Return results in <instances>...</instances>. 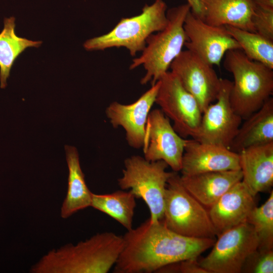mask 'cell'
Masks as SVG:
<instances>
[{
    "label": "cell",
    "instance_id": "1",
    "mask_svg": "<svg viewBox=\"0 0 273 273\" xmlns=\"http://www.w3.org/2000/svg\"><path fill=\"white\" fill-rule=\"evenodd\" d=\"M122 237L123 248L114 266L115 273L156 272L169 264L197 259L215 241L214 238L181 235L162 220L149 218Z\"/></svg>",
    "mask_w": 273,
    "mask_h": 273
},
{
    "label": "cell",
    "instance_id": "2",
    "mask_svg": "<svg viewBox=\"0 0 273 273\" xmlns=\"http://www.w3.org/2000/svg\"><path fill=\"white\" fill-rule=\"evenodd\" d=\"M123 246L122 236L98 233L74 245L50 251L32 266V273H107L116 263Z\"/></svg>",
    "mask_w": 273,
    "mask_h": 273
},
{
    "label": "cell",
    "instance_id": "3",
    "mask_svg": "<svg viewBox=\"0 0 273 273\" xmlns=\"http://www.w3.org/2000/svg\"><path fill=\"white\" fill-rule=\"evenodd\" d=\"M223 66L234 78L230 100L235 112L245 119L273 93V69L248 58L240 49L229 50Z\"/></svg>",
    "mask_w": 273,
    "mask_h": 273
},
{
    "label": "cell",
    "instance_id": "4",
    "mask_svg": "<svg viewBox=\"0 0 273 273\" xmlns=\"http://www.w3.org/2000/svg\"><path fill=\"white\" fill-rule=\"evenodd\" d=\"M190 10V6L186 4L167 11L166 27L150 35L142 55L133 59L129 66L130 70L142 65L146 71L141 79L142 84L149 82L151 85L155 84L168 71L172 61L183 51L187 41L184 24Z\"/></svg>",
    "mask_w": 273,
    "mask_h": 273
},
{
    "label": "cell",
    "instance_id": "5",
    "mask_svg": "<svg viewBox=\"0 0 273 273\" xmlns=\"http://www.w3.org/2000/svg\"><path fill=\"white\" fill-rule=\"evenodd\" d=\"M167 8L163 0H155L151 5H145L141 14L122 18L107 33L87 39L83 47L88 51L123 47L135 56L144 50L150 35L166 27Z\"/></svg>",
    "mask_w": 273,
    "mask_h": 273
},
{
    "label": "cell",
    "instance_id": "6",
    "mask_svg": "<svg viewBox=\"0 0 273 273\" xmlns=\"http://www.w3.org/2000/svg\"><path fill=\"white\" fill-rule=\"evenodd\" d=\"M162 221L183 236L214 238L217 235L208 211L187 191L177 172L173 171L167 181Z\"/></svg>",
    "mask_w": 273,
    "mask_h": 273
},
{
    "label": "cell",
    "instance_id": "7",
    "mask_svg": "<svg viewBox=\"0 0 273 273\" xmlns=\"http://www.w3.org/2000/svg\"><path fill=\"white\" fill-rule=\"evenodd\" d=\"M124 165L122 175L118 179L120 189L129 190L146 203L151 221L162 220L167 183L173 171H167L168 166L162 160L149 161L139 155L127 158Z\"/></svg>",
    "mask_w": 273,
    "mask_h": 273
},
{
    "label": "cell",
    "instance_id": "8",
    "mask_svg": "<svg viewBox=\"0 0 273 273\" xmlns=\"http://www.w3.org/2000/svg\"><path fill=\"white\" fill-rule=\"evenodd\" d=\"M213 248L199 264L207 273H240L259 247L253 226L247 221L218 235Z\"/></svg>",
    "mask_w": 273,
    "mask_h": 273
},
{
    "label": "cell",
    "instance_id": "9",
    "mask_svg": "<svg viewBox=\"0 0 273 273\" xmlns=\"http://www.w3.org/2000/svg\"><path fill=\"white\" fill-rule=\"evenodd\" d=\"M159 80L155 103L173 121L174 129L181 137L194 139L203 113L198 102L171 71H168Z\"/></svg>",
    "mask_w": 273,
    "mask_h": 273
},
{
    "label": "cell",
    "instance_id": "10",
    "mask_svg": "<svg viewBox=\"0 0 273 273\" xmlns=\"http://www.w3.org/2000/svg\"><path fill=\"white\" fill-rule=\"evenodd\" d=\"M232 84V81L221 78L216 100L203 112L194 140L230 148L243 120L231 104L230 96Z\"/></svg>",
    "mask_w": 273,
    "mask_h": 273
},
{
    "label": "cell",
    "instance_id": "11",
    "mask_svg": "<svg viewBox=\"0 0 273 273\" xmlns=\"http://www.w3.org/2000/svg\"><path fill=\"white\" fill-rule=\"evenodd\" d=\"M186 142L187 139L175 131L170 119L160 109L150 112L142 147L145 159L162 160L173 171H180Z\"/></svg>",
    "mask_w": 273,
    "mask_h": 273
},
{
    "label": "cell",
    "instance_id": "12",
    "mask_svg": "<svg viewBox=\"0 0 273 273\" xmlns=\"http://www.w3.org/2000/svg\"><path fill=\"white\" fill-rule=\"evenodd\" d=\"M169 68L185 88L196 99L202 112L216 100L221 78L213 66L196 53L188 49L182 51Z\"/></svg>",
    "mask_w": 273,
    "mask_h": 273
},
{
    "label": "cell",
    "instance_id": "13",
    "mask_svg": "<svg viewBox=\"0 0 273 273\" xmlns=\"http://www.w3.org/2000/svg\"><path fill=\"white\" fill-rule=\"evenodd\" d=\"M184 28L187 37L185 46L209 65L219 66L229 50L240 49L238 42L225 26L209 25L190 10L185 19Z\"/></svg>",
    "mask_w": 273,
    "mask_h": 273
},
{
    "label": "cell",
    "instance_id": "14",
    "mask_svg": "<svg viewBox=\"0 0 273 273\" xmlns=\"http://www.w3.org/2000/svg\"><path fill=\"white\" fill-rule=\"evenodd\" d=\"M159 86L158 80L134 102L125 105L113 102L106 109L112 126L124 129L126 141L133 148L139 149L143 146L147 118L155 103Z\"/></svg>",
    "mask_w": 273,
    "mask_h": 273
},
{
    "label": "cell",
    "instance_id": "15",
    "mask_svg": "<svg viewBox=\"0 0 273 273\" xmlns=\"http://www.w3.org/2000/svg\"><path fill=\"white\" fill-rule=\"evenodd\" d=\"M239 169V153L224 146L187 140L180 171L181 175Z\"/></svg>",
    "mask_w": 273,
    "mask_h": 273
},
{
    "label": "cell",
    "instance_id": "16",
    "mask_svg": "<svg viewBox=\"0 0 273 273\" xmlns=\"http://www.w3.org/2000/svg\"><path fill=\"white\" fill-rule=\"evenodd\" d=\"M254 198L241 180L209 208V214L217 236L247 221L250 213L256 206Z\"/></svg>",
    "mask_w": 273,
    "mask_h": 273
},
{
    "label": "cell",
    "instance_id": "17",
    "mask_svg": "<svg viewBox=\"0 0 273 273\" xmlns=\"http://www.w3.org/2000/svg\"><path fill=\"white\" fill-rule=\"evenodd\" d=\"M242 181L253 196L273 186V142L253 146L239 153Z\"/></svg>",
    "mask_w": 273,
    "mask_h": 273
},
{
    "label": "cell",
    "instance_id": "18",
    "mask_svg": "<svg viewBox=\"0 0 273 273\" xmlns=\"http://www.w3.org/2000/svg\"><path fill=\"white\" fill-rule=\"evenodd\" d=\"M187 191L204 206L210 207L226 191L242 180L241 169L180 176Z\"/></svg>",
    "mask_w": 273,
    "mask_h": 273
},
{
    "label": "cell",
    "instance_id": "19",
    "mask_svg": "<svg viewBox=\"0 0 273 273\" xmlns=\"http://www.w3.org/2000/svg\"><path fill=\"white\" fill-rule=\"evenodd\" d=\"M204 21L216 26H231L255 32L252 22L255 5L253 0H202Z\"/></svg>",
    "mask_w": 273,
    "mask_h": 273
},
{
    "label": "cell",
    "instance_id": "20",
    "mask_svg": "<svg viewBox=\"0 0 273 273\" xmlns=\"http://www.w3.org/2000/svg\"><path fill=\"white\" fill-rule=\"evenodd\" d=\"M229 149L239 153L249 147L273 142V98L245 119Z\"/></svg>",
    "mask_w": 273,
    "mask_h": 273
},
{
    "label": "cell",
    "instance_id": "21",
    "mask_svg": "<svg viewBox=\"0 0 273 273\" xmlns=\"http://www.w3.org/2000/svg\"><path fill=\"white\" fill-rule=\"evenodd\" d=\"M65 148L69 174L67 192L61 208V216L66 219L90 206L92 192L86 184L76 148L70 146H65Z\"/></svg>",
    "mask_w": 273,
    "mask_h": 273
},
{
    "label": "cell",
    "instance_id": "22",
    "mask_svg": "<svg viewBox=\"0 0 273 273\" xmlns=\"http://www.w3.org/2000/svg\"><path fill=\"white\" fill-rule=\"evenodd\" d=\"M15 18L4 19V29L0 33V81L1 87L7 86V80L17 58L27 48H38L41 41H33L21 37L15 33Z\"/></svg>",
    "mask_w": 273,
    "mask_h": 273
},
{
    "label": "cell",
    "instance_id": "23",
    "mask_svg": "<svg viewBox=\"0 0 273 273\" xmlns=\"http://www.w3.org/2000/svg\"><path fill=\"white\" fill-rule=\"evenodd\" d=\"M135 198L130 191L123 190L110 194L92 193L90 206L110 216L129 231L132 229Z\"/></svg>",
    "mask_w": 273,
    "mask_h": 273
},
{
    "label": "cell",
    "instance_id": "24",
    "mask_svg": "<svg viewBox=\"0 0 273 273\" xmlns=\"http://www.w3.org/2000/svg\"><path fill=\"white\" fill-rule=\"evenodd\" d=\"M246 56L273 69V41L259 34L231 26H225Z\"/></svg>",
    "mask_w": 273,
    "mask_h": 273
},
{
    "label": "cell",
    "instance_id": "25",
    "mask_svg": "<svg viewBox=\"0 0 273 273\" xmlns=\"http://www.w3.org/2000/svg\"><path fill=\"white\" fill-rule=\"evenodd\" d=\"M247 221L253 228L259 240V250L272 249L273 244V191L260 206H255Z\"/></svg>",
    "mask_w": 273,
    "mask_h": 273
},
{
    "label": "cell",
    "instance_id": "26",
    "mask_svg": "<svg viewBox=\"0 0 273 273\" xmlns=\"http://www.w3.org/2000/svg\"><path fill=\"white\" fill-rule=\"evenodd\" d=\"M252 22L256 33L273 41V9L255 5Z\"/></svg>",
    "mask_w": 273,
    "mask_h": 273
},
{
    "label": "cell",
    "instance_id": "27",
    "mask_svg": "<svg viewBox=\"0 0 273 273\" xmlns=\"http://www.w3.org/2000/svg\"><path fill=\"white\" fill-rule=\"evenodd\" d=\"M248 258L252 260L251 267H249L250 272L272 273L273 272V251L272 249L259 250L255 252Z\"/></svg>",
    "mask_w": 273,
    "mask_h": 273
},
{
    "label": "cell",
    "instance_id": "28",
    "mask_svg": "<svg viewBox=\"0 0 273 273\" xmlns=\"http://www.w3.org/2000/svg\"><path fill=\"white\" fill-rule=\"evenodd\" d=\"M197 259L185 260L170 264L160 268L156 272L207 273Z\"/></svg>",
    "mask_w": 273,
    "mask_h": 273
},
{
    "label": "cell",
    "instance_id": "29",
    "mask_svg": "<svg viewBox=\"0 0 273 273\" xmlns=\"http://www.w3.org/2000/svg\"><path fill=\"white\" fill-rule=\"evenodd\" d=\"M191 12L197 17L204 21L205 8L202 0H187Z\"/></svg>",
    "mask_w": 273,
    "mask_h": 273
},
{
    "label": "cell",
    "instance_id": "30",
    "mask_svg": "<svg viewBox=\"0 0 273 273\" xmlns=\"http://www.w3.org/2000/svg\"><path fill=\"white\" fill-rule=\"evenodd\" d=\"M256 6L266 9H273V0H253Z\"/></svg>",
    "mask_w": 273,
    "mask_h": 273
}]
</instances>
